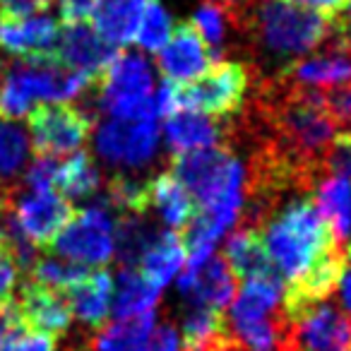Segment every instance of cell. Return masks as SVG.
I'll return each instance as SVG.
<instances>
[{
	"instance_id": "7a4b0ae2",
	"label": "cell",
	"mask_w": 351,
	"mask_h": 351,
	"mask_svg": "<svg viewBox=\"0 0 351 351\" xmlns=\"http://www.w3.org/2000/svg\"><path fill=\"white\" fill-rule=\"evenodd\" d=\"M260 226L265 231L260 236L269 263L289 279V284L306 277L330 253L344 250L332 239L330 229L306 193H298L284 205L279 202Z\"/></svg>"
},
{
	"instance_id": "5b68a950",
	"label": "cell",
	"mask_w": 351,
	"mask_h": 351,
	"mask_svg": "<svg viewBox=\"0 0 351 351\" xmlns=\"http://www.w3.org/2000/svg\"><path fill=\"white\" fill-rule=\"evenodd\" d=\"M97 106L108 118H140L152 113L154 68L142 53H116L94 82Z\"/></svg>"
},
{
	"instance_id": "f35d334b",
	"label": "cell",
	"mask_w": 351,
	"mask_h": 351,
	"mask_svg": "<svg viewBox=\"0 0 351 351\" xmlns=\"http://www.w3.org/2000/svg\"><path fill=\"white\" fill-rule=\"evenodd\" d=\"M56 5L65 25H80V22L92 20L97 0H56Z\"/></svg>"
},
{
	"instance_id": "7dc6e473",
	"label": "cell",
	"mask_w": 351,
	"mask_h": 351,
	"mask_svg": "<svg viewBox=\"0 0 351 351\" xmlns=\"http://www.w3.org/2000/svg\"><path fill=\"white\" fill-rule=\"evenodd\" d=\"M0 77H3V75H0Z\"/></svg>"
},
{
	"instance_id": "44dd1931",
	"label": "cell",
	"mask_w": 351,
	"mask_h": 351,
	"mask_svg": "<svg viewBox=\"0 0 351 351\" xmlns=\"http://www.w3.org/2000/svg\"><path fill=\"white\" fill-rule=\"evenodd\" d=\"M147 0H97L92 12L94 32L108 46H125L135 41L140 17Z\"/></svg>"
},
{
	"instance_id": "4316f807",
	"label": "cell",
	"mask_w": 351,
	"mask_h": 351,
	"mask_svg": "<svg viewBox=\"0 0 351 351\" xmlns=\"http://www.w3.org/2000/svg\"><path fill=\"white\" fill-rule=\"evenodd\" d=\"M56 186L65 195V200H80V197L94 195L101 186L99 166L87 152H75L65 161L58 164L56 171Z\"/></svg>"
},
{
	"instance_id": "ba28073f",
	"label": "cell",
	"mask_w": 351,
	"mask_h": 351,
	"mask_svg": "<svg viewBox=\"0 0 351 351\" xmlns=\"http://www.w3.org/2000/svg\"><path fill=\"white\" fill-rule=\"evenodd\" d=\"M250 77L253 75H250L248 65L239 63V60H217L191 87L178 89L181 108L217 118L239 113L245 101V94H248Z\"/></svg>"
},
{
	"instance_id": "7c38bea8",
	"label": "cell",
	"mask_w": 351,
	"mask_h": 351,
	"mask_svg": "<svg viewBox=\"0 0 351 351\" xmlns=\"http://www.w3.org/2000/svg\"><path fill=\"white\" fill-rule=\"evenodd\" d=\"M113 56H116L113 46H108L87 22L60 27L53 53V63H58L60 68L97 80Z\"/></svg>"
},
{
	"instance_id": "f6af8a7d",
	"label": "cell",
	"mask_w": 351,
	"mask_h": 351,
	"mask_svg": "<svg viewBox=\"0 0 351 351\" xmlns=\"http://www.w3.org/2000/svg\"><path fill=\"white\" fill-rule=\"evenodd\" d=\"M346 263H351V245L346 248Z\"/></svg>"
},
{
	"instance_id": "ee69618b",
	"label": "cell",
	"mask_w": 351,
	"mask_h": 351,
	"mask_svg": "<svg viewBox=\"0 0 351 351\" xmlns=\"http://www.w3.org/2000/svg\"><path fill=\"white\" fill-rule=\"evenodd\" d=\"M337 289H339V293H341L344 308L351 313V267L341 272V279H339V284H337Z\"/></svg>"
},
{
	"instance_id": "ffe728a7",
	"label": "cell",
	"mask_w": 351,
	"mask_h": 351,
	"mask_svg": "<svg viewBox=\"0 0 351 351\" xmlns=\"http://www.w3.org/2000/svg\"><path fill=\"white\" fill-rule=\"evenodd\" d=\"M147 197L149 212L154 210L169 229H188L197 215L193 195L171 173H159L147 181Z\"/></svg>"
},
{
	"instance_id": "f546056e",
	"label": "cell",
	"mask_w": 351,
	"mask_h": 351,
	"mask_svg": "<svg viewBox=\"0 0 351 351\" xmlns=\"http://www.w3.org/2000/svg\"><path fill=\"white\" fill-rule=\"evenodd\" d=\"M29 156V137L17 121L0 118V173L8 181H15L20 169Z\"/></svg>"
},
{
	"instance_id": "d4e9b609",
	"label": "cell",
	"mask_w": 351,
	"mask_h": 351,
	"mask_svg": "<svg viewBox=\"0 0 351 351\" xmlns=\"http://www.w3.org/2000/svg\"><path fill=\"white\" fill-rule=\"evenodd\" d=\"M231 341L221 311L193 306L183 317V351H224Z\"/></svg>"
},
{
	"instance_id": "3957f363",
	"label": "cell",
	"mask_w": 351,
	"mask_h": 351,
	"mask_svg": "<svg viewBox=\"0 0 351 351\" xmlns=\"http://www.w3.org/2000/svg\"><path fill=\"white\" fill-rule=\"evenodd\" d=\"M241 32L250 36L260 58L277 65L282 73L330 41L332 20L291 0H255L253 8L245 12Z\"/></svg>"
},
{
	"instance_id": "d590c367",
	"label": "cell",
	"mask_w": 351,
	"mask_h": 351,
	"mask_svg": "<svg viewBox=\"0 0 351 351\" xmlns=\"http://www.w3.org/2000/svg\"><path fill=\"white\" fill-rule=\"evenodd\" d=\"M58 164L60 161H56L53 156H36L25 173V188H29V191H53Z\"/></svg>"
},
{
	"instance_id": "8992f818",
	"label": "cell",
	"mask_w": 351,
	"mask_h": 351,
	"mask_svg": "<svg viewBox=\"0 0 351 351\" xmlns=\"http://www.w3.org/2000/svg\"><path fill=\"white\" fill-rule=\"evenodd\" d=\"M94 149L104 164L125 171H137L152 164L159 152V125L152 113L140 118H108L97 128Z\"/></svg>"
},
{
	"instance_id": "e0dca14e",
	"label": "cell",
	"mask_w": 351,
	"mask_h": 351,
	"mask_svg": "<svg viewBox=\"0 0 351 351\" xmlns=\"http://www.w3.org/2000/svg\"><path fill=\"white\" fill-rule=\"evenodd\" d=\"M70 306V313L77 317L82 325L99 330L108 320L111 313V296H113V277L106 269L87 272L80 282H75L63 293Z\"/></svg>"
},
{
	"instance_id": "2e32d148",
	"label": "cell",
	"mask_w": 351,
	"mask_h": 351,
	"mask_svg": "<svg viewBox=\"0 0 351 351\" xmlns=\"http://www.w3.org/2000/svg\"><path fill=\"white\" fill-rule=\"evenodd\" d=\"M224 135L226 128H221L215 118L197 111H188V108H178L164 123L166 147L173 156L197 149H210V147H221Z\"/></svg>"
},
{
	"instance_id": "cb8c5ba5",
	"label": "cell",
	"mask_w": 351,
	"mask_h": 351,
	"mask_svg": "<svg viewBox=\"0 0 351 351\" xmlns=\"http://www.w3.org/2000/svg\"><path fill=\"white\" fill-rule=\"evenodd\" d=\"M183 263H186V248L178 234L173 231H161L149 241L140 258V272L149 279L154 287L164 289L169 282L181 272Z\"/></svg>"
},
{
	"instance_id": "52a82bcc",
	"label": "cell",
	"mask_w": 351,
	"mask_h": 351,
	"mask_svg": "<svg viewBox=\"0 0 351 351\" xmlns=\"http://www.w3.org/2000/svg\"><path fill=\"white\" fill-rule=\"evenodd\" d=\"M51 248L75 265H106L116 258V219L106 205L73 212Z\"/></svg>"
},
{
	"instance_id": "60d3db41",
	"label": "cell",
	"mask_w": 351,
	"mask_h": 351,
	"mask_svg": "<svg viewBox=\"0 0 351 351\" xmlns=\"http://www.w3.org/2000/svg\"><path fill=\"white\" fill-rule=\"evenodd\" d=\"M291 3H296V5L306 8V10H313V12H317V15L335 22L337 17L346 10V3H349V0H291Z\"/></svg>"
},
{
	"instance_id": "ab89813d",
	"label": "cell",
	"mask_w": 351,
	"mask_h": 351,
	"mask_svg": "<svg viewBox=\"0 0 351 351\" xmlns=\"http://www.w3.org/2000/svg\"><path fill=\"white\" fill-rule=\"evenodd\" d=\"M51 3H53V0H0V20L39 15V12L49 10Z\"/></svg>"
},
{
	"instance_id": "484cf974",
	"label": "cell",
	"mask_w": 351,
	"mask_h": 351,
	"mask_svg": "<svg viewBox=\"0 0 351 351\" xmlns=\"http://www.w3.org/2000/svg\"><path fill=\"white\" fill-rule=\"evenodd\" d=\"M154 327V313L116 320L113 325L99 327L92 335V339L75 351H137L145 344V339L152 335Z\"/></svg>"
},
{
	"instance_id": "d6a6232c",
	"label": "cell",
	"mask_w": 351,
	"mask_h": 351,
	"mask_svg": "<svg viewBox=\"0 0 351 351\" xmlns=\"http://www.w3.org/2000/svg\"><path fill=\"white\" fill-rule=\"evenodd\" d=\"M320 171L325 176H337V178L351 181V132L335 135L320 161Z\"/></svg>"
},
{
	"instance_id": "b9f144b4",
	"label": "cell",
	"mask_w": 351,
	"mask_h": 351,
	"mask_svg": "<svg viewBox=\"0 0 351 351\" xmlns=\"http://www.w3.org/2000/svg\"><path fill=\"white\" fill-rule=\"evenodd\" d=\"M17 325H22V320H20V311H17L15 298H12V301H8L5 306L0 308V346H3V341H5L8 332Z\"/></svg>"
},
{
	"instance_id": "1f68e13d",
	"label": "cell",
	"mask_w": 351,
	"mask_h": 351,
	"mask_svg": "<svg viewBox=\"0 0 351 351\" xmlns=\"http://www.w3.org/2000/svg\"><path fill=\"white\" fill-rule=\"evenodd\" d=\"M17 277H20V265L15 258V241L0 226V308L15 298L12 293H15Z\"/></svg>"
},
{
	"instance_id": "d6986e66",
	"label": "cell",
	"mask_w": 351,
	"mask_h": 351,
	"mask_svg": "<svg viewBox=\"0 0 351 351\" xmlns=\"http://www.w3.org/2000/svg\"><path fill=\"white\" fill-rule=\"evenodd\" d=\"M317 215L330 229L332 239L344 248L351 239V181L325 176L315 183V195H313Z\"/></svg>"
},
{
	"instance_id": "4dcf8cb0",
	"label": "cell",
	"mask_w": 351,
	"mask_h": 351,
	"mask_svg": "<svg viewBox=\"0 0 351 351\" xmlns=\"http://www.w3.org/2000/svg\"><path fill=\"white\" fill-rule=\"evenodd\" d=\"M87 274V269L82 265L68 263V260H58V258H41L32 265L29 277L32 282L41 284V287H49L53 291L65 293L75 282Z\"/></svg>"
},
{
	"instance_id": "30bf717a",
	"label": "cell",
	"mask_w": 351,
	"mask_h": 351,
	"mask_svg": "<svg viewBox=\"0 0 351 351\" xmlns=\"http://www.w3.org/2000/svg\"><path fill=\"white\" fill-rule=\"evenodd\" d=\"M287 82L303 89H332L341 84H351V44L335 34L327 41L325 51L311 56V58H298L282 73H277Z\"/></svg>"
},
{
	"instance_id": "603a6c76",
	"label": "cell",
	"mask_w": 351,
	"mask_h": 351,
	"mask_svg": "<svg viewBox=\"0 0 351 351\" xmlns=\"http://www.w3.org/2000/svg\"><path fill=\"white\" fill-rule=\"evenodd\" d=\"M161 298V289L154 287L140 269L123 267L113 282V313L118 320L154 313Z\"/></svg>"
},
{
	"instance_id": "8fae6325",
	"label": "cell",
	"mask_w": 351,
	"mask_h": 351,
	"mask_svg": "<svg viewBox=\"0 0 351 351\" xmlns=\"http://www.w3.org/2000/svg\"><path fill=\"white\" fill-rule=\"evenodd\" d=\"M58 34V20L46 12L0 20V49L17 60H53Z\"/></svg>"
},
{
	"instance_id": "7bdbcfd3",
	"label": "cell",
	"mask_w": 351,
	"mask_h": 351,
	"mask_svg": "<svg viewBox=\"0 0 351 351\" xmlns=\"http://www.w3.org/2000/svg\"><path fill=\"white\" fill-rule=\"evenodd\" d=\"M332 27H335V34L337 36H341V39L351 44V0L346 3V10L341 12V15L337 17L335 22H332Z\"/></svg>"
},
{
	"instance_id": "f1b7e54d",
	"label": "cell",
	"mask_w": 351,
	"mask_h": 351,
	"mask_svg": "<svg viewBox=\"0 0 351 351\" xmlns=\"http://www.w3.org/2000/svg\"><path fill=\"white\" fill-rule=\"evenodd\" d=\"M171 32H173V17L164 8V3L161 0H147L135 34L137 46L145 53H159L161 46L169 41Z\"/></svg>"
},
{
	"instance_id": "6da1fadb",
	"label": "cell",
	"mask_w": 351,
	"mask_h": 351,
	"mask_svg": "<svg viewBox=\"0 0 351 351\" xmlns=\"http://www.w3.org/2000/svg\"><path fill=\"white\" fill-rule=\"evenodd\" d=\"M171 176L193 195L200 207L195 217L217 241L241 219L248 202V169L226 147L173 156Z\"/></svg>"
},
{
	"instance_id": "bcb514c9",
	"label": "cell",
	"mask_w": 351,
	"mask_h": 351,
	"mask_svg": "<svg viewBox=\"0 0 351 351\" xmlns=\"http://www.w3.org/2000/svg\"><path fill=\"white\" fill-rule=\"evenodd\" d=\"M0 186H3V183H0Z\"/></svg>"
},
{
	"instance_id": "277c9868",
	"label": "cell",
	"mask_w": 351,
	"mask_h": 351,
	"mask_svg": "<svg viewBox=\"0 0 351 351\" xmlns=\"http://www.w3.org/2000/svg\"><path fill=\"white\" fill-rule=\"evenodd\" d=\"M0 84V118L20 121L29 116L36 101H58L82 97L97 80L60 68L53 60H17L5 68Z\"/></svg>"
},
{
	"instance_id": "9a60e30c",
	"label": "cell",
	"mask_w": 351,
	"mask_h": 351,
	"mask_svg": "<svg viewBox=\"0 0 351 351\" xmlns=\"http://www.w3.org/2000/svg\"><path fill=\"white\" fill-rule=\"evenodd\" d=\"M20 320L25 327L44 332L51 337H63L73 325V313L60 291L41 287L36 282H25L20 289V298H15Z\"/></svg>"
},
{
	"instance_id": "83f0119b",
	"label": "cell",
	"mask_w": 351,
	"mask_h": 351,
	"mask_svg": "<svg viewBox=\"0 0 351 351\" xmlns=\"http://www.w3.org/2000/svg\"><path fill=\"white\" fill-rule=\"evenodd\" d=\"M191 25L195 27V32L205 41L210 53L219 56L226 49V44H229V32L231 27H236V17L229 8L217 3V0H202L200 5H197L195 15H193Z\"/></svg>"
},
{
	"instance_id": "9c48e42d",
	"label": "cell",
	"mask_w": 351,
	"mask_h": 351,
	"mask_svg": "<svg viewBox=\"0 0 351 351\" xmlns=\"http://www.w3.org/2000/svg\"><path fill=\"white\" fill-rule=\"evenodd\" d=\"M32 147L36 156H65L75 154L92 132V118L82 108L68 104L36 106L29 113Z\"/></svg>"
},
{
	"instance_id": "e575fe53",
	"label": "cell",
	"mask_w": 351,
	"mask_h": 351,
	"mask_svg": "<svg viewBox=\"0 0 351 351\" xmlns=\"http://www.w3.org/2000/svg\"><path fill=\"white\" fill-rule=\"evenodd\" d=\"M320 97L322 104H325L327 116L335 123V128L351 132V84L325 89V92H320Z\"/></svg>"
},
{
	"instance_id": "8d00e7d4",
	"label": "cell",
	"mask_w": 351,
	"mask_h": 351,
	"mask_svg": "<svg viewBox=\"0 0 351 351\" xmlns=\"http://www.w3.org/2000/svg\"><path fill=\"white\" fill-rule=\"evenodd\" d=\"M178 84L173 82H161L156 87V92L152 94V116H161V118H169L171 113H176L181 108V99H178Z\"/></svg>"
},
{
	"instance_id": "7402d4cb",
	"label": "cell",
	"mask_w": 351,
	"mask_h": 351,
	"mask_svg": "<svg viewBox=\"0 0 351 351\" xmlns=\"http://www.w3.org/2000/svg\"><path fill=\"white\" fill-rule=\"evenodd\" d=\"M221 258L226 260L234 277L255 279V277L274 274V267L267 258V250H265L263 236L253 226H241L239 231H234L231 239L226 241V248Z\"/></svg>"
},
{
	"instance_id": "4fadbf2b",
	"label": "cell",
	"mask_w": 351,
	"mask_h": 351,
	"mask_svg": "<svg viewBox=\"0 0 351 351\" xmlns=\"http://www.w3.org/2000/svg\"><path fill=\"white\" fill-rule=\"evenodd\" d=\"M212 65V53L191 22L176 27L159 51V70L166 82L188 84L205 75Z\"/></svg>"
},
{
	"instance_id": "5bb4252c",
	"label": "cell",
	"mask_w": 351,
	"mask_h": 351,
	"mask_svg": "<svg viewBox=\"0 0 351 351\" xmlns=\"http://www.w3.org/2000/svg\"><path fill=\"white\" fill-rule=\"evenodd\" d=\"M178 291L191 306L224 311L234 301L236 277L221 255H210L195 267H188L178 279Z\"/></svg>"
},
{
	"instance_id": "74e56055",
	"label": "cell",
	"mask_w": 351,
	"mask_h": 351,
	"mask_svg": "<svg viewBox=\"0 0 351 351\" xmlns=\"http://www.w3.org/2000/svg\"><path fill=\"white\" fill-rule=\"evenodd\" d=\"M137 351H181V339H178L176 327L171 322H164L152 330V335Z\"/></svg>"
},
{
	"instance_id": "836d02e7",
	"label": "cell",
	"mask_w": 351,
	"mask_h": 351,
	"mask_svg": "<svg viewBox=\"0 0 351 351\" xmlns=\"http://www.w3.org/2000/svg\"><path fill=\"white\" fill-rule=\"evenodd\" d=\"M0 351H58V344H56V337L17 325L8 332Z\"/></svg>"
},
{
	"instance_id": "ac0fdd59",
	"label": "cell",
	"mask_w": 351,
	"mask_h": 351,
	"mask_svg": "<svg viewBox=\"0 0 351 351\" xmlns=\"http://www.w3.org/2000/svg\"><path fill=\"white\" fill-rule=\"evenodd\" d=\"M284 301V284L277 274L267 277L245 279L243 289L231 303L229 325H241V322L267 320L277 315V308H282Z\"/></svg>"
}]
</instances>
